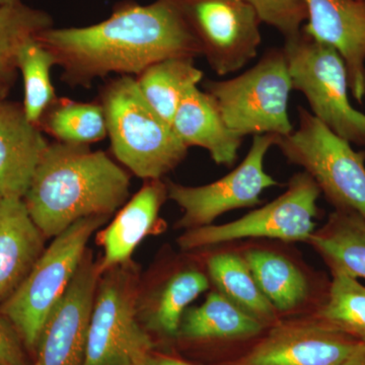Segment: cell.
<instances>
[{"label": "cell", "mask_w": 365, "mask_h": 365, "mask_svg": "<svg viewBox=\"0 0 365 365\" xmlns=\"http://www.w3.org/2000/svg\"><path fill=\"white\" fill-rule=\"evenodd\" d=\"M52 26L49 14L23 2L0 6V86L9 90L16 81V53L21 43Z\"/></svg>", "instance_id": "cell-28"}, {"label": "cell", "mask_w": 365, "mask_h": 365, "mask_svg": "<svg viewBox=\"0 0 365 365\" xmlns=\"http://www.w3.org/2000/svg\"><path fill=\"white\" fill-rule=\"evenodd\" d=\"M217 76L241 71L262 43L258 14L248 0H170Z\"/></svg>", "instance_id": "cell-10"}, {"label": "cell", "mask_w": 365, "mask_h": 365, "mask_svg": "<svg viewBox=\"0 0 365 365\" xmlns=\"http://www.w3.org/2000/svg\"><path fill=\"white\" fill-rule=\"evenodd\" d=\"M138 297V274L131 261L101 275L83 365H137L153 351V338L139 321Z\"/></svg>", "instance_id": "cell-8"}, {"label": "cell", "mask_w": 365, "mask_h": 365, "mask_svg": "<svg viewBox=\"0 0 365 365\" xmlns=\"http://www.w3.org/2000/svg\"><path fill=\"white\" fill-rule=\"evenodd\" d=\"M241 254L262 294L281 318L309 314V306L314 313L325 300L330 281L309 279L306 270L287 254L258 246L242 249Z\"/></svg>", "instance_id": "cell-15"}, {"label": "cell", "mask_w": 365, "mask_h": 365, "mask_svg": "<svg viewBox=\"0 0 365 365\" xmlns=\"http://www.w3.org/2000/svg\"><path fill=\"white\" fill-rule=\"evenodd\" d=\"M359 343L304 314L281 319L220 365H341Z\"/></svg>", "instance_id": "cell-12"}, {"label": "cell", "mask_w": 365, "mask_h": 365, "mask_svg": "<svg viewBox=\"0 0 365 365\" xmlns=\"http://www.w3.org/2000/svg\"><path fill=\"white\" fill-rule=\"evenodd\" d=\"M36 38L61 67L62 81L83 88L110 73L137 76L160 60L201 56L198 43L170 0L145 6L125 0L107 20L81 28L52 26Z\"/></svg>", "instance_id": "cell-1"}, {"label": "cell", "mask_w": 365, "mask_h": 365, "mask_svg": "<svg viewBox=\"0 0 365 365\" xmlns=\"http://www.w3.org/2000/svg\"><path fill=\"white\" fill-rule=\"evenodd\" d=\"M205 270L216 292L266 328L282 319L262 294L241 252L227 250L210 255Z\"/></svg>", "instance_id": "cell-23"}, {"label": "cell", "mask_w": 365, "mask_h": 365, "mask_svg": "<svg viewBox=\"0 0 365 365\" xmlns=\"http://www.w3.org/2000/svg\"><path fill=\"white\" fill-rule=\"evenodd\" d=\"M168 199L167 182L163 179L146 180L143 188L100 232L98 242L104 249L103 258L98 261L100 276L131 260L139 244L153 234L160 220V209Z\"/></svg>", "instance_id": "cell-17"}, {"label": "cell", "mask_w": 365, "mask_h": 365, "mask_svg": "<svg viewBox=\"0 0 365 365\" xmlns=\"http://www.w3.org/2000/svg\"><path fill=\"white\" fill-rule=\"evenodd\" d=\"M26 353L13 324L0 313V362L4 365H29Z\"/></svg>", "instance_id": "cell-30"}, {"label": "cell", "mask_w": 365, "mask_h": 365, "mask_svg": "<svg viewBox=\"0 0 365 365\" xmlns=\"http://www.w3.org/2000/svg\"><path fill=\"white\" fill-rule=\"evenodd\" d=\"M321 195L318 185L307 173H297L287 190L271 202L234 222L185 230L178 245L182 252H193L247 239L307 242L317 230L314 218L319 213Z\"/></svg>", "instance_id": "cell-9"}, {"label": "cell", "mask_w": 365, "mask_h": 365, "mask_svg": "<svg viewBox=\"0 0 365 365\" xmlns=\"http://www.w3.org/2000/svg\"><path fill=\"white\" fill-rule=\"evenodd\" d=\"M341 365H365V343H359Z\"/></svg>", "instance_id": "cell-32"}, {"label": "cell", "mask_w": 365, "mask_h": 365, "mask_svg": "<svg viewBox=\"0 0 365 365\" xmlns=\"http://www.w3.org/2000/svg\"><path fill=\"white\" fill-rule=\"evenodd\" d=\"M7 93H9V90L4 88V86H0V100H1V98H6Z\"/></svg>", "instance_id": "cell-34"}, {"label": "cell", "mask_w": 365, "mask_h": 365, "mask_svg": "<svg viewBox=\"0 0 365 365\" xmlns=\"http://www.w3.org/2000/svg\"><path fill=\"white\" fill-rule=\"evenodd\" d=\"M0 365H4V364H1V362H0Z\"/></svg>", "instance_id": "cell-35"}, {"label": "cell", "mask_w": 365, "mask_h": 365, "mask_svg": "<svg viewBox=\"0 0 365 365\" xmlns=\"http://www.w3.org/2000/svg\"><path fill=\"white\" fill-rule=\"evenodd\" d=\"M323 304L312 314L324 326L365 343V287L359 279L334 273Z\"/></svg>", "instance_id": "cell-26"}, {"label": "cell", "mask_w": 365, "mask_h": 365, "mask_svg": "<svg viewBox=\"0 0 365 365\" xmlns=\"http://www.w3.org/2000/svg\"><path fill=\"white\" fill-rule=\"evenodd\" d=\"M282 49L292 88L307 98L309 112L338 136L365 146V114L350 103L347 68L339 53L304 31L285 40Z\"/></svg>", "instance_id": "cell-7"}, {"label": "cell", "mask_w": 365, "mask_h": 365, "mask_svg": "<svg viewBox=\"0 0 365 365\" xmlns=\"http://www.w3.org/2000/svg\"><path fill=\"white\" fill-rule=\"evenodd\" d=\"M109 218H83L55 237L21 287L0 307V313L13 324L26 351L35 354L46 322L71 285L88 241Z\"/></svg>", "instance_id": "cell-4"}, {"label": "cell", "mask_w": 365, "mask_h": 365, "mask_svg": "<svg viewBox=\"0 0 365 365\" xmlns=\"http://www.w3.org/2000/svg\"><path fill=\"white\" fill-rule=\"evenodd\" d=\"M172 127L187 148H204L216 165L230 168L237 163L245 137L225 124L215 101L198 86L185 95Z\"/></svg>", "instance_id": "cell-19"}, {"label": "cell", "mask_w": 365, "mask_h": 365, "mask_svg": "<svg viewBox=\"0 0 365 365\" xmlns=\"http://www.w3.org/2000/svg\"><path fill=\"white\" fill-rule=\"evenodd\" d=\"M137 365H196L178 357L155 352V350L146 355Z\"/></svg>", "instance_id": "cell-31"}, {"label": "cell", "mask_w": 365, "mask_h": 365, "mask_svg": "<svg viewBox=\"0 0 365 365\" xmlns=\"http://www.w3.org/2000/svg\"><path fill=\"white\" fill-rule=\"evenodd\" d=\"M100 104L114 157L143 180L163 179L189 148L141 95L136 79L121 76L101 91Z\"/></svg>", "instance_id": "cell-3"}, {"label": "cell", "mask_w": 365, "mask_h": 365, "mask_svg": "<svg viewBox=\"0 0 365 365\" xmlns=\"http://www.w3.org/2000/svg\"><path fill=\"white\" fill-rule=\"evenodd\" d=\"M203 88L225 124L242 137H280L294 131L288 116V101L294 88L282 48L269 49L256 66L235 78L207 79Z\"/></svg>", "instance_id": "cell-5"}, {"label": "cell", "mask_w": 365, "mask_h": 365, "mask_svg": "<svg viewBox=\"0 0 365 365\" xmlns=\"http://www.w3.org/2000/svg\"><path fill=\"white\" fill-rule=\"evenodd\" d=\"M130 186L126 170L104 151L56 141L48 144L23 199L45 239H54L83 218L111 217Z\"/></svg>", "instance_id": "cell-2"}, {"label": "cell", "mask_w": 365, "mask_h": 365, "mask_svg": "<svg viewBox=\"0 0 365 365\" xmlns=\"http://www.w3.org/2000/svg\"><path fill=\"white\" fill-rule=\"evenodd\" d=\"M278 137L273 134L255 135L242 162L215 182L191 187L168 181V198L182 211L176 228L188 230L206 227L235 209L260 205L262 193L279 186L264 167L266 155L276 145Z\"/></svg>", "instance_id": "cell-11"}, {"label": "cell", "mask_w": 365, "mask_h": 365, "mask_svg": "<svg viewBox=\"0 0 365 365\" xmlns=\"http://www.w3.org/2000/svg\"><path fill=\"white\" fill-rule=\"evenodd\" d=\"M45 241L24 199L0 196V307L32 271L45 251Z\"/></svg>", "instance_id": "cell-18"}, {"label": "cell", "mask_w": 365, "mask_h": 365, "mask_svg": "<svg viewBox=\"0 0 365 365\" xmlns=\"http://www.w3.org/2000/svg\"><path fill=\"white\" fill-rule=\"evenodd\" d=\"M204 78L194 58L176 57L151 64L136 76V83L148 105L172 125L185 95Z\"/></svg>", "instance_id": "cell-24"}, {"label": "cell", "mask_w": 365, "mask_h": 365, "mask_svg": "<svg viewBox=\"0 0 365 365\" xmlns=\"http://www.w3.org/2000/svg\"><path fill=\"white\" fill-rule=\"evenodd\" d=\"M265 23L282 34L285 40L302 33V25L307 20L304 0H248Z\"/></svg>", "instance_id": "cell-29"}, {"label": "cell", "mask_w": 365, "mask_h": 365, "mask_svg": "<svg viewBox=\"0 0 365 365\" xmlns=\"http://www.w3.org/2000/svg\"><path fill=\"white\" fill-rule=\"evenodd\" d=\"M364 1H365V0H364Z\"/></svg>", "instance_id": "cell-36"}, {"label": "cell", "mask_w": 365, "mask_h": 365, "mask_svg": "<svg viewBox=\"0 0 365 365\" xmlns=\"http://www.w3.org/2000/svg\"><path fill=\"white\" fill-rule=\"evenodd\" d=\"M210 285L206 270L197 265L175 269L148 294L139 292V321L148 332L176 339L182 314Z\"/></svg>", "instance_id": "cell-20"}, {"label": "cell", "mask_w": 365, "mask_h": 365, "mask_svg": "<svg viewBox=\"0 0 365 365\" xmlns=\"http://www.w3.org/2000/svg\"><path fill=\"white\" fill-rule=\"evenodd\" d=\"M297 128L278 137L275 146L316 182L334 210L353 211L365 220L364 151L355 150L306 108H297Z\"/></svg>", "instance_id": "cell-6"}, {"label": "cell", "mask_w": 365, "mask_h": 365, "mask_svg": "<svg viewBox=\"0 0 365 365\" xmlns=\"http://www.w3.org/2000/svg\"><path fill=\"white\" fill-rule=\"evenodd\" d=\"M21 0H0V6H13V4H21Z\"/></svg>", "instance_id": "cell-33"}, {"label": "cell", "mask_w": 365, "mask_h": 365, "mask_svg": "<svg viewBox=\"0 0 365 365\" xmlns=\"http://www.w3.org/2000/svg\"><path fill=\"white\" fill-rule=\"evenodd\" d=\"M48 144L23 104L0 100V196L24 198Z\"/></svg>", "instance_id": "cell-16"}, {"label": "cell", "mask_w": 365, "mask_h": 365, "mask_svg": "<svg viewBox=\"0 0 365 365\" xmlns=\"http://www.w3.org/2000/svg\"><path fill=\"white\" fill-rule=\"evenodd\" d=\"M266 329L213 289L200 306L189 307L182 314L176 339L232 348L251 344Z\"/></svg>", "instance_id": "cell-21"}, {"label": "cell", "mask_w": 365, "mask_h": 365, "mask_svg": "<svg viewBox=\"0 0 365 365\" xmlns=\"http://www.w3.org/2000/svg\"><path fill=\"white\" fill-rule=\"evenodd\" d=\"M38 127L58 143L90 145L108 136L100 102H76L57 98L40 119Z\"/></svg>", "instance_id": "cell-25"}, {"label": "cell", "mask_w": 365, "mask_h": 365, "mask_svg": "<svg viewBox=\"0 0 365 365\" xmlns=\"http://www.w3.org/2000/svg\"><path fill=\"white\" fill-rule=\"evenodd\" d=\"M307 244L321 257L331 274L365 279V220L359 213L334 210Z\"/></svg>", "instance_id": "cell-22"}, {"label": "cell", "mask_w": 365, "mask_h": 365, "mask_svg": "<svg viewBox=\"0 0 365 365\" xmlns=\"http://www.w3.org/2000/svg\"><path fill=\"white\" fill-rule=\"evenodd\" d=\"M56 60L36 36L24 41L16 53V67L24 79L23 108L31 123L39 124L46 110L57 100L51 81Z\"/></svg>", "instance_id": "cell-27"}, {"label": "cell", "mask_w": 365, "mask_h": 365, "mask_svg": "<svg viewBox=\"0 0 365 365\" xmlns=\"http://www.w3.org/2000/svg\"><path fill=\"white\" fill-rule=\"evenodd\" d=\"M307 24L302 29L313 39L334 48L345 62L353 98H365L364 0H304Z\"/></svg>", "instance_id": "cell-14"}, {"label": "cell", "mask_w": 365, "mask_h": 365, "mask_svg": "<svg viewBox=\"0 0 365 365\" xmlns=\"http://www.w3.org/2000/svg\"><path fill=\"white\" fill-rule=\"evenodd\" d=\"M100 274L98 261L86 249L78 271L46 322L33 365L85 364L88 328Z\"/></svg>", "instance_id": "cell-13"}]
</instances>
